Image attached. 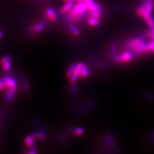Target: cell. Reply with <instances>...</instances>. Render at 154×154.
<instances>
[{"instance_id":"1","label":"cell","mask_w":154,"mask_h":154,"mask_svg":"<svg viewBox=\"0 0 154 154\" xmlns=\"http://www.w3.org/2000/svg\"><path fill=\"white\" fill-rule=\"evenodd\" d=\"M89 12L87 5L86 1L77 2L73 9L69 12L68 15L70 21L77 22L81 20Z\"/></svg>"},{"instance_id":"2","label":"cell","mask_w":154,"mask_h":154,"mask_svg":"<svg viewBox=\"0 0 154 154\" xmlns=\"http://www.w3.org/2000/svg\"><path fill=\"white\" fill-rule=\"evenodd\" d=\"M89 74V71L87 66L84 63H78L76 65V69L72 76L70 77V79L71 82L75 83L78 79V77H87Z\"/></svg>"},{"instance_id":"3","label":"cell","mask_w":154,"mask_h":154,"mask_svg":"<svg viewBox=\"0 0 154 154\" xmlns=\"http://www.w3.org/2000/svg\"><path fill=\"white\" fill-rule=\"evenodd\" d=\"M134 57V54H132L130 52H126L123 53L121 55L116 56V61L117 62L122 63V62H128L130 61Z\"/></svg>"},{"instance_id":"4","label":"cell","mask_w":154,"mask_h":154,"mask_svg":"<svg viewBox=\"0 0 154 154\" xmlns=\"http://www.w3.org/2000/svg\"><path fill=\"white\" fill-rule=\"evenodd\" d=\"M145 44L144 41L140 38H135L131 39L128 43V47L132 51Z\"/></svg>"},{"instance_id":"5","label":"cell","mask_w":154,"mask_h":154,"mask_svg":"<svg viewBox=\"0 0 154 154\" xmlns=\"http://www.w3.org/2000/svg\"><path fill=\"white\" fill-rule=\"evenodd\" d=\"M76 4H75L74 1H73L66 2L65 4L60 9L59 13L60 14H65L69 13L74 7Z\"/></svg>"},{"instance_id":"6","label":"cell","mask_w":154,"mask_h":154,"mask_svg":"<svg viewBox=\"0 0 154 154\" xmlns=\"http://www.w3.org/2000/svg\"><path fill=\"white\" fill-rule=\"evenodd\" d=\"M2 80L4 81V83L7 86V87L10 88H13V87H17V81L15 79L10 77H5L3 78Z\"/></svg>"},{"instance_id":"7","label":"cell","mask_w":154,"mask_h":154,"mask_svg":"<svg viewBox=\"0 0 154 154\" xmlns=\"http://www.w3.org/2000/svg\"><path fill=\"white\" fill-rule=\"evenodd\" d=\"M46 15L47 18L51 21H55L57 20V14L53 8H47L46 10Z\"/></svg>"},{"instance_id":"8","label":"cell","mask_w":154,"mask_h":154,"mask_svg":"<svg viewBox=\"0 0 154 154\" xmlns=\"http://www.w3.org/2000/svg\"><path fill=\"white\" fill-rule=\"evenodd\" d=\"M143 4L145 6L147 12L152 14L154 9V0H146Z\"/></svg>"},{"instance_id":"9","label":"cell","mask_w":154,"mask_h":154,"mask_svg":"<svg viewBox=\"0 0 154 154\" xmlns=\"http://www.w3.org/2000/svg\"><path fill=\"white\" fill-rule=\"evenodd\" d=\"M100 23V18L90 16L88 18V23L91 26H97Z\"/></svg>"},{"instance_id":"10","label":"cell","mask_w":154,"mask_h":154,"mask_svg":"<svg viewBox=\"0 0 154 154\" xmlns=\"http://www.w3.org/2000/svg\"><path fill=\"white\" fill-rule=\"evenodd\" d=\"M45 27V23L44 21H41L36 24L33 27L32 31L34 32H39L42 31Z\"/></svg>"},{"instance_id":"11","label":"cell","mask_w":154,"mask_h":154,"mask_svg":"<svg viewBox=\"0 0 154 154\" xmlns=\"http://www.w3.org/2000/svg\"><path fill=\"white\" fill-rule=\"evenodd\" d=\"M86 2L87 5L89 12H91L97 10V3H96L94 0H87Z\"/></svg>"},{"instance_id":"12","label":"cell","mask_w":154,"mask_h":154,"mask_svg":"<svg viewBox=\"0 0 154 154\" xmlns=\"http://www.w3.org/2000/svg\"><path fill=\"white\" fill-rule=\"evenodd\" d=\"M16 87H13V88H10L7 93V96H6V99L7 100H12L16 92Z\"/></svg>"},{"instance_id":"13","label":"cell","mask_w":154,"mask_h":154,"mask_svg":"<svg viewBox=\"0 0 154 154\" xmlns=\"http://www.w3.org/2000/svg\"><path fill=\"white\" fill-rule=\"evenodd\" d=\"M34 140L33 136H28L25 139V144L29 147H33L34 145Z\"/></svg>"},{"instance_id":"14","label":"cell","mask_w":154,"mask_h":154,"mask_svg":"<svg viewBox=\"0 0 154 154\" xmlns=\"http://www.w3.org/2000/svg\"><path fill=\"white\" fill-rule=\"evenodd\" d=\"M69 29L70 32L74 36H79L81 34V31L79 30V29H78L76 26L72 24H70L69 25Z\"/></svg>"},{"instance_id":"15","label":"cell","mask_w":154,"mask_h":154,"mask_svg":"<svg viewBox=\"0 0 154 154\" xmlns=\"http://www.w3.org/2000/svg\"><path fill=\"white\" fill-rule=\"evenodd\" d=\"M76 65L74 63H71L69 67V69L67 70V73L66 74V76L68 78H70V77L72 76V75L73 74L74 70L76 69Z\"/></svg>"},{"instance_id":"16","label":"cell","mask_w":154,"mask_h":154,"mask_svg":"<svg viewBox=\"0 0 154 154\" xmlns=\"http://www.w3.org/2000/svg\"><path fill=\"white\" fill-rule=\"evenodd\" d=\"M33 137L35 139H44L45 138V134L42 132H38L33 134Z\"/></svg>"},{"instance_id":"17","label":"cell","mask_w":154,"mask_h":154,"mask_svg":"<svg viewBox=\"0 0 154 154\" xmlns=\"http://www.w3.org/2000/svg\"><path fill=\"white\" fill-rule=\"evenodd\" d=\"M90 13V16H92L94 17H97L98 18H100L102 17V11H100L98 10H95L94 11H92Z\"/></svg>"},{"instance_id":"18","label":"cell","mask_w":154,"mask_h":154,"mask_svg":"<svg viewBox=\"0 0 154 154\" xmlns=\"http://www.w3.org/2000/svg\"><path fill=\"white\" fill-rule=\"evenodd\" d=\"M3 69L5 71H9V70L11 69L12 67V63H11V61H9L5 62L4 63H3L2 64H1Z\"/></svg>"},{"instance_id":"19","label":"cell","mask_w":154,"mask_h":154,"mask_svg":"<svg viewBox=\"0 0 154 154\" xmlns=\"http://www.w3.org/2000/svg\"><path fill=\"white\" fill-rule=\"evenodd\" d=\"M147 44L148 53L151 52L152 53H154V40H151V42H150Z\"/></svg>"},{"instance_id":"20","label":"cell","mask_w":154,"mask_h":154,"mask_svg":"<svg viewBox=\"0 0 154 154\" xmlns=\"http://www.w3.org/2000/svg\"><path fill=\"white\" fill-rule=\"evenodd\" d=\"M12 60V57L10 55H5L4 57H2L1 60H0V63L1 65L3 63L5 62L9 61H11Z\"/></svg>"},{"instance_id":"21","label":"cell","mask_w":154,"mask_h":154,"mask_svg":"<svg viewBox=\"0 0 154 154\" xmlns=\"http://www.w3.org/2000/svg\"><path fill=\"white\" fill-rule=\"evenodd\" d=\"M147 36L151 40H154V30L150 29V30L147 32Z\"/></svg>"},{"instance_id":"22","label":"cell","mask_w":154,"mask_h":154,"mask_svg":"<svg viewBox=\"0 0 154 154\" xmlns=\"http://www.w3.org/2000/svg\"><path fill=\"white\" fill-rule=\"evenodd\" d=\"M84 130L83 128L82 127H78L76 129V130L74 131L75 134L77 135V136H80L81 135H82L84 134Z\"/></svg>"},{"instance_id":"23","label":"cell","mask_w":154,"mask_h":154,"mask_svg":"<svg viewBox=\"0 0 154 154\" xmlns=\"http://www.w3.org/2000/svg\"><path fill=\"white\" fill-rule=\"evenodd\" d=\"M7 86L5 85V84L4 83L3 80H1L0 79V90H4L6 89Z\"/></svg>"},{"instance_id":"24","label":"cell","mask_w":154,"mask_h":154,"mask_svg":"<svg viewBox=\"0 0 154 154\" xmlns=\"http://www.w3.org/2000/svg\"><path fill=\"white\" fill-rule=\"evenodd\" d=\"M24 89H25V90H29V84H28V82H25V83L24 84Z\"/></svg>"},{"instance_id":"25","label":"cell","mask_w":154,"mask_h":154,"mask_svg":"<svg viewBox=\"0 0 154 154\" xmlns=\"http://www.w3.org/2000/svg\"><path fill=\"white\" fill-rule=\"evenodd\" d=\"M64 2H68V1H76V0H63Z\"/></svg>"},{"instance_id":"26","label":"cell","mask_w":154,"mask_h":154,"mask_svg":"<svg viewBox=\"0 0 154 154\" xmlns=\"http://www.w3.org/2000/svg\"><path fill=\"white\" fill-rule=\"evenodd\" d=\"M2 33L1 31H0V38L2 37Z\"/></svg>"},{"instance_id":"27","label":"cell","mask_w":154,"mask_h":154,"mask_svg":"<svg viewBox=\"0 0 154 154\" xmlns=\"http://www.w3.org/2000/svg\"><path fill=\"white\" fill-rule=\"evenodd\" d=\"M87 0H81V1H86Z\"/></svg>"},{"instance_id":"28","label":"cell","mask_w":154,"mask_h":154,"mask_svg":"<svg viewBox=\"0 0 154 154\" xmlns=\"http://www.w3.org/2000/svg\"><path fill=\"white\" fill-rule=\"evenodd\" d=\"M42 1H47V0H42Z\"/></svg>"}]
</instances>
